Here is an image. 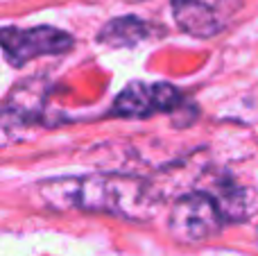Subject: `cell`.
<instances>
[{
	"instance_id": "cell-4",
	"label": "cell",
	"mask_w": 258,
	"mask_h": 256,
	"mask_svg": "<svg viewBox=\"0 0 258 256\" xmlns=\"http://www.w3.org/2000/svg\"><path fill=\"white\" fill-rule=\"evenodd\" d=\"M177 104H181V93L174 86L165 82H159V84L132 82L116 98L113 113L127 118H145L156 111H170Z\"/></svg>"
},
{
	"instance_id": "cell-3",
	"label": "cell",
	"mask_w": 258,
	"mask_h": 256,
	"mask_svg": "<svg viewBox=\"0 0 258 256\" xmlns=\"http://www.w3.org/2000/svg\"><path fill=\"white\" fill-rule=\"evenodd\" d=\"M0 43H3V54L9 63L12 66H23V63L32 61L34 57L68 52L75 45V39L68 32L52 25H39L30 27V30L9 25L0 34Z\"/></svg>"
},
{
	"instance_id": "cell-1",
	"label": "cell",
	"mask_w": 258,
	"mask_h": 256,
	"mask_svg": "<svg viewBox=\"0 0 258 256\" xmlns=\"http://www.w3.org/2000/svg\"><path fill=\"white\" fill-rule=\"evenodd\" d=\"M41 198L52 209H86L109 211L125 218H143L147 211L145 186L127 177H63L45 181L39 188Z\"/></svg>"
},
{
	"instance_id": "cell-2",
	"label": "cell",
	"mask_w": 258,
	"mask_h": 256,
	"mask_svg": "<svg viewBox=\"0 0 258 256\" xmlns=\"http://www.w3.org/2000/svg\"><path fill=\"white\" fill-rule=\"evenodd\" d=\"M227 220L218 200L209 190H192L174 202L170 211V231L181 243H202L220 234Z\"/></svg>"
},
{
	"instance_id": "cell-5",
	"label": "cell",
	"mask_w": 258,
	"mask_h": 256,
	"mask_svg": "<svg viewBox=\"0 0 258 256\" xmlns=\"http://www.w3.org/2000/svg\"><path fill=\"white\" fill-rule=\"evenodd\" d=\"M172 14L177 25L192 36L209 39L220 32L218 16L204 0H172Z\"/></svg>"
}]
</instances>
